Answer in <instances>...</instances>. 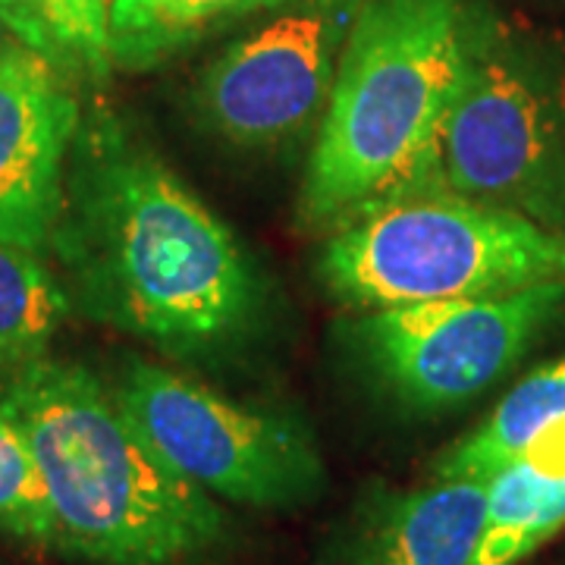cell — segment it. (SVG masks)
<instances>
[{"mask_svg":"<svg viewBox=\"0 0 565 565\" xmlns=\"http://www.w3.org/2000/svg\"><path fill=\"white\" fill-rule=\"evenodd\" d=\"M0 534L13 544L54 553L51 509L20 427L0 412Z\"/></svg>","mask_w":565,"mask_h":565,"instance_id":"2e32d148","label":"cell"},{"mask_svg":"<svg viewBox=\"0 0 565 565\" xmlns=\"http://www.w3.org/2000/svg\"><path fill=\"white\" fill-rule=\"evenodd\" d=\"M17 44H20V41H17L13 32H10V25H7V20H3V13H0V57H7Z\"/></svg>","mask_w":565,"mask_h":565,"instance_id":"e0dca14e","label":"cell"},{"mask_svg":"<svg viewBox=\"0 0 565 565\" xmlns=\"http://www.w3.org/2000/svg\"><path fill=\"white\" fill-rule=\"evenodd\" d=\"M559 418H565V355L527 374L481 427L449 446L434 465V478H490Z\"/></svg>","mask_w":565,"mask_h":565,"instance_id":"9a60e30c","label":"cell"},{"mask_svg":"<svg viewBox=\"0 0 565 565\" xmlns=\"http://www.w3.org/2000/svg\"><path fill=\"white\" fill-rule=\"evenodd\" d=\"M0 13L66 82L98 88L110 79V0H0Z\"/></svg>","mask_w":565,"mask_h":565,"instance_id":"4fadbf2b","label":"cell"},{"mask_svg":"<svg viewBox=\"0 0 565 565\" xmlns=\"http://www.w3.org/2000/svg\"><path fill=\"white\" fill-rule=\"evenodd\" d=\"M487 519V478L371 481L323 541L318 565H475Z\"/></svg>","mask_w":565,"mask_h":565,"instance_id":"30bf717a","label":"cell"},{"mask_svg":"<svg viewBox=\"0 0 565 565\" xmlns=\"http://www.w3.org/2000/svg\"><path fill=\"white\" fill-rule=\"evenodd\" d=\"M465 0H364L305 167L315 233L444 189L440 129L459 85Z\"/></svg>","mask_w":565,"mask_h":565,"instance_id":"3957f363","label":"cell"},{"mask_svg":"<svg viewBox=\"0 0 565 565\" xmlns=\"http://www.w3.org/2000/svg\"><path fill=\"white\" fill-rule=\"evenodd\" d=\"M315 264L327 296L352 311L484 299L565 280V236L434 189L327 233Z\"/></svg>","mask_w":565,"mask_h":565,"instance_id":"5b68a950","label":"cell"},{"mask_svg":"<svg viewBox=\"0 0 565 565\" xmlns=\"http://www.w3.org/2000/svg\"><path fill=\"white\" fill-rule=\"evenodd\" d=\"M107 386L145 440L221 503L296 512L327 487L318 437L292 412L236 403L145 359H122Z\"/></svg>","mask_w":565,"mask_h":565,"instance_id":"8992f818","label":"cell"},{"mask_svg":"<svg viewBox=\"0 0 565 565\" xmlns=\"http://www.w3.org/2000/svg\"><path fill=\"white\" fill-rule=\"evenodd\" d=\"M565 321V280L505 296L355 311L340 327L352 362L418 415L459 408L497 384L546 327Z\"/></svg>","mask_w":565,"mask_h":565,"instance_id":"52a82bcc","label":"cell"},{"mask_svg":"<svg viewBox=\"0 0 565 565\" xmlns=\"http://www.w3.org/2000/svg\"><path fill=\"white\" fill-rule=\"evenodd\" d=\"M82 122L76 85L17 44L0 57V239L51 255L66 161ZM51 262V258H47Z\"/></svg>","mask_w":565,"mask_h":565,"instance_id":"9c48e42d","label":"cell"},{"mask_svg":"<svg viewBox=\"0 0 565 565\" xmlns=\"http://www.w3.org/2000/svg\"><path fill=\"white\" fill-rule=\"evenodd\" d=\"M70 315V296L47 258L0 239V381L47 359Z\"/></svg>","mask_w":565,"mask_h":565,"instance_id":"5bb4252c","label":"cell"},{"mask_svg":"<svg viewBox=\"0 0 565 565\" xmlns=\"http://www.w3.org/2000/svg\"><path fill=\"white\" fill-rule=\"evenodd\" d=\"M565 525V418L487 478V519L475 565H519Z\"/></svg>","mask_w":565,"mask_h":565,"instance_id":"8fae6325","label":"cell"},{"mask_svg":"<svg viewBox=\"0 0 565 565\" xmlns=\"http://www.w3.org/2000/svg\"><path fill=\"white\" fill-rule=\"evenodd\" d=\"M296 0H110V57L129 73L158 70L204 39Z\"/></svg>","mask_w":565,"mask_h":565,"instance_id":"7c38bea8","label":"cell"},{"mask_svg":"<svg viewBox=\"0 0 565 565\" xmlns=\"http://www.w3.org/2000/svg\"><path fill=\"white\" fill-rule=\"evenodd\" d=\"M364 0H296L199 73L189 114L239 151H277L318 132Z\"/></svg>","mask_w":565,"mask_h":565,"instance_id":"ba28073f","label":"cell"},{"mask_svg":"<svg viewBox=\"0 0 565 565\" xmlns=\"http://www.w3.org/2000/svg\"><path fill=\"white\" fill-rule=\"evenodd\" d=\"M440 185L565 236V47L468 3Z\"/></svg>","mask_w":565,"mask_h":565,"instance_id":"277c9868","label":"cell"},{"mask_svg":"<svg viewBox=\"0 0 565 565\" xmlns=\"http://www.w3.org/2000/svg\"><path fill=\"white\" fill-rule=\"evenodd\" d=\"M0 412L35 459L63 559L202 565L233 541L226 503L182 478L85 364L22 367L0 381Z\"/></svg>","mask_w":565,"mask_h":565,"instance_id":"7a4b0ae2","label":"cell"},{"mask_svg":"<svg viewBox=\"0 0 565 565\" xmlns=\"http://www.w3.org/2000/svg\"><path fill=\"white\" fill-rule=\"evenodd\" d=\"M47 258L73 311L173 362L239 359L274 315L236 233L104 102L82 110Z\"/></svg>","mask_w":565,"mask_h":565,"instance_id":"6da1fadb","label":"cell"}]
</instances>
